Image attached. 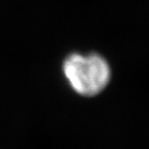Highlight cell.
<instances>
[{"label":"cell","mask_w":149,"mask_h":149,"mask_svg":"<svg viewBox=\"0 0 149 149\" xmlns=\"http://www.w3.org/2000/svg\"><path fill=\"white\" fill-rule=\"evenodd\" d=\"M63 72L70 85L82 95H95L109 83L110 66L96 54H72L65 59Z\"/></svg>","instance_id":"obj_1"}]
</instances>
